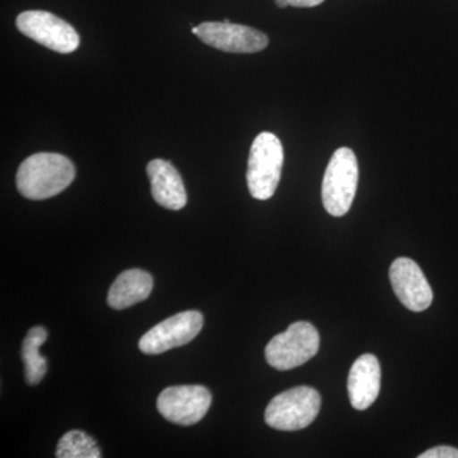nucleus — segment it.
Segmentation results:
<instances>
[{
    "label": "nucleus",
    "mask_w": 458,
    "mask_h": 458,
    "mask_svg": "<svg viewBox=\"0 0 458 458\" xmlns=\"http://www.w3.org/2000/svg\"><path fill=\"white\" fill-rule=\"evenodd\" d=\"M74 177L71 159L57 153H36L18 168L17 189L22 197L45 200L64 191Z\"/></svg>",
    "instance_id": "f257e3e1"
},
{
    "label": "nucleus",
    "mask_w": 458,
    "mask_h": 458,
    "mask_svg": "<svg viewBox=\"0 0 458 458\" xmlns=\"http://www.w3.org/2000/svg\"><path fill=\"white\" fill-rule=\"evenodd\" d=\"M283 162L284 150L278 137L267 131L259 134L250 150L247 167V186L252 198L267 200L276 194Z\"/></svg>",
    "instance_id": "f03ea898"
},
{
    "label": "nucleus",
    "mask_w": 458,
    "mask_h": 458,
    "mask_svg": "<svg viewBox=\"0 0 458 458\" xmlns=\"http://www.w3.org/2000/svg\"><path fill=\"white\" fill-rule=\"evenodd\" d=\"M360 168L351 148H339L325 171L322 203L333 216H343L351 210L357 192Z\"/></svg>",
    "instance_id": "7ed1b4c3"
},
{
    "label": "nucleus",
    "mask_w": 458,
    "mask_h": 458,
    "mask_svg": "<svg viewBox=\"0 0 458 458\" xmlns=\"http://www.w3.org/2000/svg\"><path fill=\"white\" fill-rule=\"evenodd\" d=\"M321 409V396L315 388L300 386L276 394L265 410L267 426L283 432H295L311 426Z\"/></svg>",
    "instance_id": "20e7f679"
},
{
    "label": "nucleus",
    "mask_w": 458,
    "mask_h": 458,
    "mask_svg": "<svg viewBox=\"0 0 458 458\" xmlns=\"http://www.w3.org/2000/svg\"><path fill=\"white\" fill-rule=\"evenodd\" d=\"M318 349V328L310 322L298 321L270 340L265 349V358L273 369L289 370L312 360Z\"/></svg>",
    "instance_id": "39448f33"
},
{
    "label": "nucleus",
    "mask_w": 458,
    "mask_h": 458,
    "mask_svg": "<svg viewBox=\"0 0 458 458\" xmlns=\"http://www.w3.org/2000/svg\"><path fill=\"white\" fill-rule=\"evenodd\" d=\"M17 29L27 38L60 54L80 47V35L66 21L47 11H26L17 17Z\"/></svg>",
    "instance_id": "423d86ee"
},
{
    "label": "nucleus",
    "mask_w": 458,
    "mask_h": 458,
    "mask_svg": "<svg viewBox=\"0 0 458 458\" xmlns=\"http://www.w3.org/2000/svg\"><path fill=\"white\" fill-rule=\"evenodd\" d=\"M212 394L200 385L172 386L157 399L159 414L179 426H194L207 415Z\"/></svg>",
    "instance_id": "0eeeda50"
},
{
    "label": "nucleus",
    "mask_w": 458,
    "mask_h": 458,
    "mask_svg": "<svg viewBox=\"0 0 458 458\" xmlns=\"http://www.w3.org/2000/svg\"><path fill=\"white\" fill-rule=\"evenodd\" d=\"M203 325L204 318L199 311L177 313L141 336L140 352L156 355L186 345L199 335Z\"/></svg>",
    "instance_id": "6e6552de"
},
{
    "label": "nucleus",
    "mask_w": 458,
    "mask_h": 458,
    "mask_svg": "<svg viewBox=\"0 0 458 458\" xmlns=\"http://www.w3.org/2000/svg\"><path fill=\"white\" fill-rule=\"evenodd\" d=\"M192 33L204 44L225 53L252 54L264 50L269 38L264 32L252 27L225 22H204L194 27Z\"/></svg>",
    "instance_id": "1a4fd4ad"
},
{
    "label": "nucleus",
    "mask_w": 458,
    "mask_h": 458,
    "mask_svg": "<svg viewBox=\"0 0 458 458\" xmlns=\"http://www.w3.org/2000/svg\"><path fill=\"white\" fill-rule=\"evenodd\" d=\"M390 280L394 294L410 311L429 309L433 291L417 262L408 258L396 259L390 267Z\"/></svg>",
    "instance_id": "9d476101"
},
{
    "label": "nucleus",
    "mask_w": 458,
    "mask_h": 458,
    "mask_svg": "<svg viewBox=\"0 0 458 458\" xmlns=\"http://www.w3.org/2000/svg\"><path fill=\"white\" fill-rule=\"evenodd\" d=\"M381 390V366L373 354H363L352 364L348 378V394L352 408L367 410Z\"/></svg>",
    "instance_id": "9b49d317"
},
{
    "label": "nucleus",
    "mask_w": 458,
    "mask_h": 458,
    "mask_svg": "<svg viewBox=\"0 0 458 458\" xmlns=\"http://www.w3.org/2000/svg\"><path fill=\"white\" fill-rule=\"evenodd\" d=\"M150 190L156 203L170 210H180L188 203L185 185L171 162L153 159L147 165Z\"/></svg>",
    "instance_id": "f8f14e48"
},
{
    "label": "nucleus",
    "mask_w": 458,
    "mask_h": 458,
    "mask_svg": "<svg viewBox=\"0 0 458 458\" xmlns=\"http://www.w3.org/2000/svg\"><path fill=\"white\" fill-rule=\"evenodd\" d=\"M153 289V278L149 273L140 269L123 271L107 295V303L111 309L125 310L134 304L143 302Z\"/></svg>",
    "instance_id": "ddd939ff"
},
{
    "label": "nucleus",
    "mask_w": 458,
    "mask_h": 458,
    "mask_svg": "<svg viewBox=\"0 0 458 458\" xmlns=\"http://www.w3.org/2000/svg\"><path fill=\"white\" fill-rule=\"evenodd\" d=\"M47 331L36 327L27 334L22 344V360L25 363V378L30 386L40 384L47 375V361L40 354V346L47 342Z\"/></svg>",
    "instance_id": "4468645a"
},
{
    "label": "nucleus",
    "mask_w": 458,
    "mask_h": 458,
    "mask_svg": "<svg viewBox=\"0 0 458 458\" xmlns=\"http://www.w3.org/2000/svg\"><path fill=\"white\" fill-rule=\"evenodd\" d=\"M101 451L98 443L89 434L81 430H71L60 438L56 448L59 458H99Z\"/></svg>",
    "instance_id": "2eb2a0df"
},
{
    "label": "nucleus",
    "mask_w": 458,
    "mask_h": 458,
    "mask_svg": "<svg viewBox=\"0 0 458 458\" xmlns=\"http://www.w3.org/2000/svg\"><path fill=\"white\" fill-rule=\"evenodd\" d=\"M418 458H458V450L450 445H439L419 454Z\"/></svg>",
    "instance_id": "dca6fc26"
},
{
    "label": "nucleus",
    "mask_w": 458,
    "mask_h": 458,
    "mask_svg": "<svg viewBox=\"0 0 458 458\" xmlns=\"http://www.w3.org/2000/svg\"><path fill=\"white\" fill-rule=\"evenodd\" d=\"M286 2H288V4L291 5V7L312 8L322 4L325 0H286Z\"/></svg>",
    "instance_id": "f3484780"
},
{
    "label": "nucleus",
    "mask_w": 458,
    "mask_h": 458,
    "mask_svg": "<svg viewBox=\"0 0 458 458\" xmlns=\"http://www.w3.org/2000/svg\"><path fill=\"white\" fill-rule=\"evenodd\" d=\"M276 4L278 5L279 8L289 7L288 2H286V0H276Z\"/></svg>",
    "instance_id": "a211bd4d"
}]
</instances>
